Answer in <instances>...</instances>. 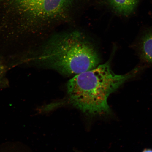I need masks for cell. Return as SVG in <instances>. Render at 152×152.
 <instances>
[{"label":"cell","instance_id":"1","mask_svg":"<svg viewBox=\"0 0 152 152\" xmlns=\"http://www.w3.org/2000/svg\"><path fill=\"white\" fill-rule=\"evenodd\" d=\"M100 61L93 43L84 34L76 31L51 36L37 48L22 55L18 62L70 75L94 69Z\"/></svg>","mask_w":152,"mask_h":152},{"label":"cell","instance_id":"2","mask_svg":"<svg viewBox=\"0 0 152 152\" xmlns=\"http://www.w3.org/2000/svg\"><path fill=\"white\" fill-rule=\"evenodd\" d=\"M138 71L136 68L124 75H116L107 62L77 74L66 85L68 102L88 115L110 114L111 109L107 103L109 95Z\"/></svg>","mask_w":152,"mask_h":152},{"label":"cell","instance_id":"3","mask_svg":"<svg viewBox=\"0 0 152 152\" xmlns=\"http://www.w3.org/2000/svg\"><path fill=\"white\" fill-rule=\"evenodd\" d=\"M76 0H11L17 19L10 22L13 35L27 41L44 28L68 18Z\"/></svg>","mask_w":152,"mask_h":152},{"label":"cell","instance_id":"4","mask_svg":"<svg viewBox=\"0 0 152 152\" xmlns=\"http://www.w3.org/2000/svg\"><path fill=\"white\" fill-rule=\"evenodd\" d=\"M138 49L141 58L152 64V31L148 32L142 36Z\"/></svg>","mask_w":152,"mask_h":152},{"label":"cell","instance_id":"5","mask_svg":"<svg viewBox=\"0 0 152 152\" xmlns=\"http://www.w3.org/2000/svg\"><path fill=\"white\" fill-rule=\"evenodd\" d=\"M109 1L115 11L120 14L127 16L134 10L138 0H109Z\"/></svg>","mask_w":152,"mask_h":152},{"label":"cell","instance_id":"6","mask_svg":"<svg viewBox=\"0 0 152 152\" xmlns=\"http://www.w3.org/2000/svg\"><path fill=\"white\" fill-rule=\"evenodd\" d=\"M0 152H31V150L23 144L8 143L0 146Z\"/></svg>","mask_w":152,"mask_h":152},{"label":"cell","instance_id":"7","mask_svg":"<svg viewBox=\"0 0 152 152\" xmlns=\"http://www.w3.org/2000/svg\"><path fill=\"white\" fill-rule=\"evenodd\" d=\"M5 74V66L1 62H0V88H3L7 85Z\"/></svg>","mask_w":152,"mask_h":152},{"label":"cell","instance_id":"8","mask_svg":"<svg viewBox=\"0 0 152 152\" xmlns=\"http://www.w3.org/2000/svg\"><path fill=\"white\" fill-rule=\"evenodd\" d=\"M142 152H152V149H146L143 150Z\"/></svg>","mask_w":152,"mask_h":152}]
</instances>
